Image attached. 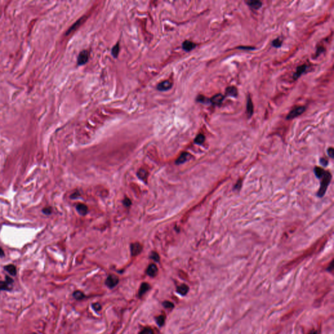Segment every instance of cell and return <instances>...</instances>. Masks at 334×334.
Instances as JSON below:
<instances>
[{"label":"cell","instance_id":"74e56055","mask_svg":"<svg viewBox=\"0 0 334 334\" xmlns=\"http://www.w3.org/2000/svg\"><path fill=\"white\" fill-rule=\"evenodd\" d=\"M324 50V49L323 48H322V47H319V48H318V50L316 51V54L319 55L321 53H322V52H323Z\"/></svg>","mask_w":334,"mask_h":334},{"label":"cell","instance_id":"d4e9b609","mask_svg":"<svg viewBox=\"0 0 334 334\" xmlns=\"http://www.w3.org/2000/svg\"><path fill=\"white\" fill-rule=\"evenodd\" d=\"M82 18L80 19L79 20H78V21H77L76 23H75V24H74V25H72V27L67 31V34L70 33L72 32V31H73L74 30H75V29H77V28L78 27V26H80V21H82Z\"/></svg>","mask_w":334,"mask_h":334},{"label":"cell","instance_id":"7c38bea8","mask_svg":"<svg viewBox=\"0 0 334 334\" xmlns=\"http://www.w3.org/2000/svg\"><path fill=\"white\" fill-rule=\"evenodd\" d=\"M247 114L249 118H250L253 114V104L250 97H248L247 101Z\"/></svg>","mask_w":334,"mask_h":334},{"label":"cell","instance_id":"277c9868","mask_svg":"<svg viewBox=\"0 0 334 334\" xmlns=\"http://www.w3.org/2000/svg\"><path fill=\"white\" fill-rule=\"evenodd\" d=\"M13 281L11 278L6 276V281H0V291L1 290H10L11 284L13 283Z\"/></svg>","mask_w":334,"mask_h":334},{"label":"cell","instance_id":"484cf974","mask_svg":"<svg viewBox=\"0 0 334 334\" xmlns=\"http://www.w3.org/2000/svg\"><path fill=\"white\" fill-rule=\"evenodd\" d=\"M165 321V316L163 315L159 316L156 318L157 323L159 326H162V325L164 324Z\"/></svg>","mask_w":334,"mask_h":334},{"label":"cell","instance_id":"6da1fadb","mask_svg":"<svg viewBox=\"0 0 334 334\" xmlns=\"http://www.w3.org/2000/svg\"><path fill=\"white\" fill-rule=\"evenodd\" d=\"M332 176L329 172H325V174L322 178V181L321 183V187L318 191L317 195L319 197H322L324 195L326 191L328 188V185L330 183Z\"/></svg>","mask_w":334,"mask_h":334},{"label":"cell","instance_id":"d590c367","mask_svg":"<svg viewBox=\"0 0 334 334\" xmlns=\"http://www.w3.org/2000/svg\"><path fill=\"white\" fill-rule=\"evenodd\" d=\"M124 204L126 205V206H129L130 204H131V202H130V200L129 199H126L124 200Z\"/></svg>","mask_w":334,"mask_h":334},{"label":"cell","instance_id":"60d3db41","mask_svg":"<svg viewBox=\"0 0 334 334\" xmlns=\"http://www.w3.org/2000/svg\"><path fill=\"white\" fill-rule=\"evenodd\" d=\"M309 334H319V333H318V332H317V331L313 330V331H311V332L310 333H309Z\"/></svg>","mask_w":334,"mask_h":334},{"label":"cell","instance_id":"f546056e","mask_svg":"<svg viewBox=\"0 0 334 334\" xmlns=\"http://www.w3.org/2000/svg\"><path fill=\"white\" fill-rule=\"evenodd\" d=\"M163 306L166 307L167 309H169V308H173L174 307V304L172 303V302H170V301H165L163 302Z\"/></svg>","mask_w":334,"mask_h":334},{"label":"cell","instance_id":"cb8c5ba5","mask_svg":"<svg viewBox=\"0 0 334 334\" xmlns=\"http://www.w3.org/2000/svg\"><path fill=\"white\" fill-rule=\"evenodd\" d=\"M119 51H120V46H119V43H117V44L112 48V54L114 56V57H117L119 54Z\"/></svg>","mask_w":334,"mask_h":334},{"label":"cell","instance_id":"5bb4252c","mask_svg":"<svg viewBox=\"0 0 334 334\" xmlns=\"http://www.w3.org/2000/svg\"><path fill=\"white\" fill-rule=\"evenodd\" d=\"M77 210L80 215L84 216L88 212V207L83 204H79L77 206Z\"/></svg>","mask_w":334,"mask_h":334},{"label":"cell","instance_id":"4dcf8cb0","mask_svg":"<svg viewBox=\"0 0 334 334\" xmlns=\"http://www.w3.org/2000/svg\"><path fill=\"white\" fill-rule=\"evenodd\" d=\"M92 307L93 308L95 311H100L101 309V304H99V303H95V304H92Z\"/></svg>","mask_w":334,"mask_h":334},{"label":"cell","instance_id":"ac0fdd59","mask_svg":"<svg viewBox=\"0 0 334 334\" xmlns=\"http://www.w3.org/2000/svg\"><path fill=\"white\" fill-rule=\"evenodd\" d=\"M189 291V287L186 284H182L177 289V292H178L179 294L182 296H184L187 294V293Z\"/></svg>","mask_w":334,"mask_h":334},{"label":"cell","instance_id":"7a4b0ae2","mask_svg":"<svg viewBox=\"0 0 334 334\" xmlns=\"http://www.w3.org/2000/svg\"><path fill=\"white\" fill-rule=\"evenodd\" d=\"M306 110V107L305 106H298L297 108L293 109L290 112L289 114L286 116V120H290L292 119H294L298 116H300L301 114L305 112Z\"/></svg>","mask_w":334,"mask_h":334},{"label":"cell","instance_id":"83f0119b","mask_svg":"<svg viewBox=\"0 0 334 334\" xmlns=\"http://www.w3.org/2000/svg\"><path fill=\"white\" fill-rule=\"evenodd\" d=\"M281 45H282V41L279 39H275L272 42V45L276 48H279Z\"/></svg>","mask_w":334,"mask_h":334},{"label":"cell","instance_id":"52a82bcc","mask_svg":"<svg viewBox=\"0 0 334 334\" xmlns=\"http://www.w3.org/2000/svg\"><path fill=\"white\" fill-rule=\"evenodd\" d=\"M142 247L139 243H133L130 246V251L133 256H136L142 251Z\"/></svg>","mask_w":334,"mask_h":334},{"label":"cell","instance_id":"4316f807","mask_svg":"<svg viewBox=\"0 0 334 334\" xmlns=\"http://www.w3.org/2000/svg\"><path fill=\"white\" fill-rule=\"evenodd\" d=\"M196 101H198V102L202 103H207L209 101V99L208 98H206L204 96H203V95H199V96L197 97V98H196Z\"/></svg>","mask_w":334,"mask_h":334},{"label":"cell","instance_id":"9c48e42d","mask_svg":"<svg viewBox=\"0 0 334 334\" xmlns=\"http://www.w3.org/2000/svg\"><path fill=\"white\" fill-rule=\"evenodd\" d=\"M157 272H158V269L155 264H152L148 266V268L147 269V274L148 275H150V277H155V275L157 274Z\"/></svg>","mask_w":334,"mask_h":334},{"label":"cell","instance_id":"e0dca14e","mask_svg":"<svg viewBox=\"0 0 334 334\" xmlns=\"http://www.w3.org/2000/svg\"><path fill=\"white\" fill-rule=\"evenodd\" d=\"M4 269L13 276H14L16 274V268L13 264H9V265H7L4 267Z\"/></svg>","mask_w":334,"mask_h":334},{"label":"cell","instance_id":"44dd1931","mask_svg":"<svg viewBox=\"0 0 334 334\" xmlns=\"http://www.w3.org/2000/svg\"><path fill=\"white\" fill-rule=\"evenodd\" d=\"M138 176L141 179L146 180L147 177V172L145 169H140L138 172Z\"/></svg>","mask_w":334,"mask_h":334},{"label":"cell","instance_id":"2e32d148","mask_svg":"<svg viewBox=\"0 0 334 334\" xmlns=\"http://www.w3.org/2000/svg\"><path fill=\"white\" fill-rule=\"evenodd\" d=\"M189 156V153H188L187 152H184V153H182L179 157L178 158L176 161V163L177 164H182V163H184L185 161H186L187 159Z\"/></svg>","mask_w":334,"mask_h":334},{"label":"cell","instance_id":"3957f363","mask_svg":"<svg viewBox=\"0 0 334 334\" xmlns=\"http://www.w3.org/2000/svg\"><path fill=\"white\" fill-rule=\"evenodd\" d=\"M88 57H89V55L88 51L82 50V52H80V53L79 54V55H78L77 60L78 64L79 65H82L86 64L88 61Z\"/></svg>","mask_w":334,"mask_h":334},{"label":"cell","instance_id":"ffe728a7","mask_svg":"<svg viewBox=\"0 0 334 334\" xmlns=\"http://www.w3.org/2000/svg\"><path fill=\"white\" fill-rule=\"evenodd\" d=\"M325 172H326V171H324L322 168L316 167L315 168V175L318 178H322V176H323L324 174H325Z\"/></svg>","mask_w":334,"mask_h":334},{"label":"cell","instance_id":"9a60e30c","mask_svg":"<svg viewBox=\"0 0 334 334\" xmlns=\"http://www.w3.org/2000/svg\"><path fill=\"white\" fill-rule=\"evenodd\" d=\"M247 4L249 7L254 9H258L262 7V2L260 1H247Z\"/></svg>","mask_w":334,"mask_h":334},{"label":"cell","instance_id":"7402d4cb","mask_svg":"<svg viewBox=\"0 0 334 334\" xmlns=\"http://www.w3.org/2000/svg\"><path fill=\"white\" fill-rule=\"evenodd\" d=\"M205 140V136L202 135V134H200L199 135L196 136V137L194 139V142L196 144H202L203 142H204Z\"/></svg>","mask_w":334,"mask_h":334},{"label":"cell","instance_id":"5b68a950","mask_svg":"<svg viewBox=\"0 0 334 334\" xmlns=\"http://www.w3.org/2000/svg\"><path fill=\"white\" fill-rule=\"evenodd\" d=\"M118 281L119 279L118 277H116V275H110L106 279V284L109 287V288H113V287H114L115 286L117 285Z\"/></svg>","mask_w":334,"mask_h":334},{"label":"cell","instance_id":"d6986e66","mask_svg":"<svg viewBox=\"0 0 334 334\" xmlns=\"http://www.w3.org/2000/svg\"><path fill=\"white\" fill-rule=\"evenodd\" d=\"M150 289V285L146 283H144L141 284L140 286V290H139V296H141L143 294H144L145 293H146L148 290Z\"/></svg>","mask_w":334,"mask_h":334},{"label":"cell","instance_id":"ba28073f","mask_svg":"<svg viewBox=\"0 0 334 334\" xmlns=\"http://www.w3.org/2000/svg\"><path fill=\"white\" fill-rule=\"evenodd\" d=\"M224 100V96L222 94H217L210 99V102L213 105H220Z\"/></svg>","mask_w":334,"mask_h":334},{"label":"cell","instance_id":"e575fe53","mask_svg":"<svg viewBox=\"0 0 334 334\" xmlns=\"http://www.w3.org/2000/svg\"><path fill=\"white\" fill-rule=\"evenodd\" d=\"M238 48L239 49H243V50H253L254 48L250 47V46H240Z\"/></svg>","mask_w":334,"mask_h":334},{"label":"cell","instance_id":"30bf717a","mask_svg":"<svg viewBox=\"0 0 334 334\" xmlns=\"http://www.w3.org/2000/svg\"><path fill=\"white\" fill-rule=\"evenodd\" d=\"M307 69V67L306 65H301L300 67H298L296 69V71L295 72V73L293 75V78H294V80H297L298 78L300 77L301 75L304 73V72L306 71V69Z\"/></svg>","mask_w":334,"mask_h":334},{"label":"cell","instance_id":"f35d334b","mask_svg":"<svg viewBox=\"0 0 334 334\" xmlns=\"http://www.w3.org/2000/svg\"><path fill=\"white\" fill-rule=\"evenodd\" d=\"M240 187H241V181H239V182H238L237 183L236 185H235L234 188L236 189H239L240 188Z\"/></svg>","mask_w":334,"mask_h":334},{"label":"cell","instance_id":"8d00e7d4","mask_svg":"<svg viewBox=\"0 0 334 334\" xmlns=\"http://www.w3.org/2000/svg\"><path fill=\"white\" fill-rule=\"evenodd\" d=\"M321 161V163L322 165H324V166H327V165H328V161L326 160V159L322 158V159H321V161Z\"/></svg>","mask_w":334,"mask_h":334},{"label":"cell","instance_id":"f1b7e54d","mask_svg":"<svg viewBox=\"0 0 334 334\" xmlns=\"http://www.w3.org/2000/svg\"><path fill=\"white\" fill-rule=\"evenodd\" d=\"M139 334H153V330L151 328H145Z\"/></svg>","mask_w":334,"mask_h":334},{"label":"cell","instance_id":"836d02e7","mask_svg":"<svg viewBox=\"0 0 334 334\" xmlns=\"http://www.w3.org/2000/svg\"><path fill=\"white\" fill-rule=\"evenodd\" d=\"M328 155H329L331 158H333L334 152H333V147H330L329 149L328 150Z\"/></svg>","mask_w":334,"mask_h":334},{"label":"cell","instance_id":"603a6c76","mask_svg":"<svg viewBox=\"0 0 334 334\" xmlns=\"http://www.w3.org/2000/svg\"><path fill=\"white\" fill-rule=\"evenodd\" d=\"M73 296L75 299H77V300H82V299L85 297V296L83 294L82 292L81 291H75L73 293Z\"/></svg>","mask_w":334,"mask_h":334},{"label":"cell","instance_id":"1f68e13d","mask_svg":"<svg viewBox=\"0 0 334 334\" xmlns=\"http://www.w3.org/2000/svg\"><path fill=\"white\" fill-rule=\"evenodd\" d=\"M43 213H45V215H50L52 213V208L50 207H47V208H45L43 210Z\"/></svg>","mask_w":334,"mask_h":334},{"label":"cell","instance_id":"ab89813d","mask_svg":"<svg viewBox=\"0 0 334 334\" xmlns=\"http://www.w3.org/2000/svg\"><path fill=\"white\" fill-rule=\"evenodd\" d=\"M5 256L4 251L3 250L2 248L0 247V257H4Z\"/></svg>","mask_w":334,"mask_h":334},{"label":"cell","instance_id":"4fadbf2b","mask_svg":"<svg viewBox=\"0 0 334 334\" xmlns=\"http://www.w3.org/2000/svg\"><path fill=\"white\" fill-rule=\"evenodd\" d=\"M226 95L228 96L236 97L238 96V89L234 86L228 87L226 89Z\"/></svg>","mask_w":334,"mask_h":334},{"label":"cell","instance_id":"8992f818","mask_svg":"<svg viewBox=\"0 0 334 334\" xmlns=\"http://www.w3.org/2000/svg\"><path fill=\"white\" fill-rule=\"evenodd\" d=\"M172 84L171 83V82H170L169 80H165L163 81V82H161L160 84H159L157 86V89L159 90V91H164L170 89L171 88H172Z\"/></svg>","mask_w":334,"mask_h":334},{"label":"cell","instance_id":"8fae6325","mask_svg":"<svg viewBox=\"0 0 334 334\" xmlns=\"http://www.w3.org/2000/svg\"><path fill=\"white\" fill-rule=\"evenodd\" d=\"M196 45L194 43L189 41V40H185L182 44V48L186 52H189L195 48Z\"/></svg>","mask_w":334,"mask_h":334},{"label":"cell","instance_id":"d6a6232c","mask_svg":"<svg viewBox=\"0 0 334 334\" xmlns=\"http://www.w3.org/2000/svg\"><path fill=\"white\" fill-rule=\"evenodd\" d=\"M151 258H152L153 260L156 261V262H158L159 260V256L157 253H156V252H153L152 255H151Z\"/></svg>","mask_w":334,"mask_h":334}]
</instances>
